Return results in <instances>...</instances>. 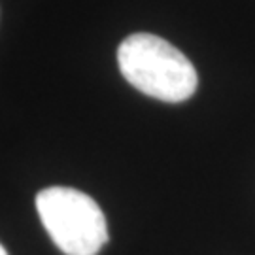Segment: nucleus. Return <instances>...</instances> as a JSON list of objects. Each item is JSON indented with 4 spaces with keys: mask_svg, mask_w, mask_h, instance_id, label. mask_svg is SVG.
I'll list each match as a JSON object with an SVG mask.
<instances>
[{
    "mask_svg": "<svg viewBox=\"0 0 255 255\" xmlns=\"http://www.w3.org/2000/svg\"><path fill=\"white\" fill-rule=\"evenodd\" d=\"M42 225L66 255H97L108 242V225L101 206L72 187H46L36 195Z\"/></svg>",
    "mask_w": 255,
    "mask_h": 255,
    "instance_id": "f03ea898",
    "label": "nucleus"
},
{
    "mask_svg": "<svg viewBox=\"0 0 255 255\" xmlns=\"http://www.w3.org/2000/svg\"><path fill=\"white\" fill-rule=\"evenodd\" d=\"M118 63L134 89L157 101L183 102L191 99L199 85L191 61L178 47L149 32L125 38L118 49Z\"/></svg>",
    "mask_w": 255,
    "mask_h": 255,
    "instance_id": "f257e3e1",
    "label": "nucleus"
},
{
    "mask_svg": "<svg viewBox=\"0 0 255 255\" xmlns=\"http://www.w3.org/2000/svg\"><path fill=\"white\" fill-rule=\"evenodd\" d=\"M0 255H8V252L4 250V246H2V244H0Z\"/></svg>",
    "mask_w": 255,
    "mask_h": 255,
    "instance_id": "7ed1b4c3",
    "label": "nucleus"
}]
</instances>
